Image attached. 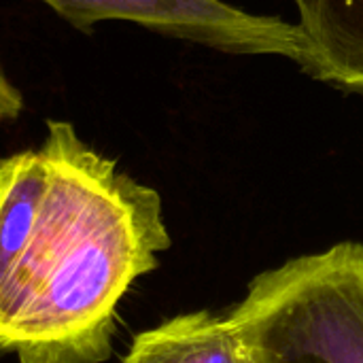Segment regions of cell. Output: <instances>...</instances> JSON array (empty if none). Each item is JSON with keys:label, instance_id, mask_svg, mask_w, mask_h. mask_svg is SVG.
<instances>
[{"label": "cell", "instance_id": "obj_5", "mask_svg": "<svg viewBox=\"0 0 363 363\" xmlns=\"http://www.w3.org/2000/svg\"><path fill=\"white\" fill-rule=\"evenodd\" d=\"M308 55L304 70L363 96V0H296Z\"/></svg>", "mask_w": 363, "mask_h": 363}, {"label": "cell", "instance_id": "obj_3", "mask_svg": "<svg viewBox=\"0 0 363 363\" xmlns=\"http://www.w3.org/2000/svg\"><path fill=\"white\" fill-rule=\"evenodd\" d=\"M81 32L102 21H132L162 36L228 53L283 55L306 64V38L296 23L245 13L223 0H40Z\"/></svg>", "mask_w": 363, "mask_h": 363}, {"label": "cell", "instance_id": "obj_2", "mask_svg": "<svg viewBox=\"0 0 363 363\" xmlns=\"http://www.w3.org/2000/svg\"><path fill=\"white\" fill-rule=\"evenodd\" d=\"M230 311L262 363H363V245L270 268Z\"/></svg>", "mask_w": 363, "mask_h": 363}, {"label": "cell", "instance_id": "obj_7", "mask_svg": "<svg viewBox=\"0 0 363 363\" xmlns=\"http://www.w3.org/2000/svg\"><path fill=\"white\" fill-rule=\"evenodd\" d=\"M23 111V96L0 66V125L15 121Z\"/></svg>", "mask_w": 363, "mask_h": 363}, {"label": "cell", "instance_id": "obj_6", "mask_svg": "<svg viewBox=\"0 0 363 363\" xmlns=\"http://www.w3.org/2000/svg\"><path fill=\"white\" fill-rule=\"evenodd\" d=\"M47 181L49 170L40 149L0 160V296L26 255Z\"/></svg>", "mask_w": 363, "mask_h": 363}, {"label": "cell", "instance_id": "obj_4", "mask_svg": "<svg viewBox=\"0 0 363 363\" xmlns=\"http://www.w3.org/2000/svg\"><path fill=\"white\" fill-rule=\"evenodd\" d=\"M121 363L262 362L232 311H196L177 315L136 334Z\"/></svg>", "mask_w": 363, "mask_h": 363}, {"label": "cell", "instance_id": "obj_1", "mask_svg": "<svg viewBox=\"0 0 363 363\" xmlns=\"http://www.w3.org/2000/svg\"><path fill=\"white\" fill-rule=\"evenodd\" d=\"M49 181L11 283L0 296V353L17 363H102L117 308L170 247L160 194L49 119L38 147Z\"/></svg>", "mask_w": 363, "mask_h": 363}]
</instances>
